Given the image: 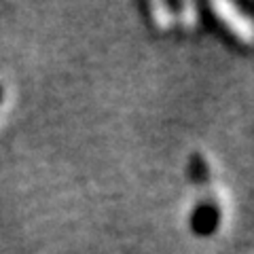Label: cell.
Wrapping results in <instances>:
<instances>
[{
  "mask_svg": "<svg viewBox=\"0 0 254 254\" xmlns=\"http://www.w3.org/2000/svg\"><path fill=\"white\" fill-rule=\"evenodd\" d=\"M0 100H2V87H0Z\"/></svg>",
  "mask_w": 254,
  "mask_h": 254,
  "instance_id": "3",
  "label": "cell"
},
{
  "mask_svg": "<svg viewBox=\"0 0 254 254\" xmlns=\"http://www.w3.org/2000/svg\"><path fill=\"white\" fill-rule=\"evenodd\" d=\"M220 225V208L214 201H201L190 214V229L195 235L208 237Z\"/></svg>",
  "mask_w": 254,
  "mask_h": 254,
  "instance_id": "1",
  "label": "cell"
},
{
  "mask_svg": "<svg viewBox=\"0 0 254 254\" xmlns=\"http://www.w3.org/2000/svg\"><path fill=\"white\" fill-rule=\"evenodd\" d=\"M189 176L197 185H205L210 180V165L208 161L203 159V155L199 153H193L189 159Z\"/></svg>",
  "mask_w": 254,
  "mask_h": 254,
  "instance_id": "2",
  "label": "cell"
}]
</instances>
